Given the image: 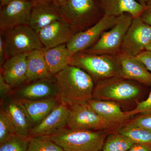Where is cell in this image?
<instances>
[{
    "label": "cell",
    "mask_w": 151,
    "mask_h": 151,
    "mask_svg": "<svg viewBox=\"0 0 151 151\" xmlns=\"http://www.w3.org/2000/svg\"><path fill=\"white\" fill-rule=\"evenodd\" d=\"M59 86V98L68 107L92 99L94 81L84 70L69 65L54 76Z\"/></svg>",
    "instance_id": "cell-1"
},
{
    "label": "cell",
    "mask_w": 151,
    "mask_h": 151,
    "mask_svg": "<svg viewBox=\"0 0 151 151\" xmlns=\"http://www.w3.org/2000/svg\"><path fill=\"white\" fill-rule=\"evenodd\" d=\"M109 132L65 128L47 137L64 151H100Z\"/></svg>",
    "instance_id": "cell-2"
},
{
    "label": "cell",
    "mask_w": 151,
    "mask_h": 151,
    "mask_svg": "<svg viewBox=\"0 0 151 151\" xmlns=\"http://www.w3.org/2000/svg\"><path fill=\"white\" fill-rule=\"evenodd\" d=\"M71 65L84 70L96 83L110 78L121 77V66L116 55L79 52L73 55Z\"/></svg>",
    "instance_id": "cell-3"
},
{
    "label": "cell",
    "mask_w": 151,
    "mask_h": 151,
    "mask_svg": "<svg viewBox=\"0 0 151 151\" xmlns=\"http://www.w3.org/2000/svg\"><path fill=\"white\" fill-rule=\"evenodd\" d=\"M141 92L139 86L129 80L114 77L96 83L92 99L126 103L136 100Z\"/></svg>",
    "instance_id": "cell-4"
},
{
    "label": "cell",
    "mask_w": 151,
    "mask_h": 151,
    "mask_svg": "<svg viewBox=\"0 0 151 151\" xmlns=\"http://www.w3.org/2000/svg\"><path fill=\"white\" fill-rule=\"evenodd\" d=\"M4 42L6 57L43 49L38 33L29 25L18 26L1 33Z\"/></svg>",
    "instance_id": "cell-5"
},
{
    "label": "cell",
    "mask_w": 151,
    "mask_h": 151,
    "mask_svg": "<svg viewBox=\"0 0 151 151\" xmlns=\"http://www.w3.org/2000/svg\"><path fill=\"white\" fill-rule=\"evenodd\" d=\"M69 108L67 127L69 129L112 133L118 131L122 126L103 119L93 111L87 103L75 104Z\"/></svg>",
    "instance_id": "cell-6"
},
{
    "label": "cell",
    "mask_w": 151,
    "mask_h": 151,
    "mask_svg": "<svg viewBox=\"0 0 151 151\" xmlns=\"http://www.w3.org/2000/svg\"><path fill=\"white\" fill-rule=\"evenodd\" d=\"M132 19L133 17L129 14H124L118 17L116 24L109 30L104 32L93 45L81 52L116 55L121 51L124 36Z\"/></svg>",
    "instance_id": "cell-7"
},
{
    "label": "cell",
    "mask_w": 151,
    "mask_h": 151,
    "mask_svg": "<svg viewBox=\"0 0 151 151\" xmlns=\"http://www.w3.org/2000/svg\"><path fill=\"white\" fill-rule=\"evenodd\" d=\"M58 9L63 19L76 32L89 25L97 11L94 0H67Z\"/></svg>",
    "instance_id": "cell-8"
},
{
    "label": "cell",
    "mask_w": 151,
    "mask_h": 151,
    "mask_svg": "<svg viewBox=\"0 0 151 151\" xmlns=\"http://www.w3.org/2000/svg\"><path fill=\"white\" fill-rule=\"evenodd\" d=\"M117 18L104 15L91 27L75 34L66 44L70 54L73 56L92 46L104 32L110 29L116 24Z\"/></svg>",
    "instance_id": "cell-9"
},
{
    "label": "cell",
    "mask_w": 151,
    "mask_h": 151,
    "mask_svg": "<svg viewBox=\"0 0 151 151\" xmlns=\"http://www.w3.org/2000/svg\"><path fill=\"white\" fill-rule=\"evenodd\" d=\"M151 41V26L141 19L133 18L122 43L121 52L133 57L145 50Z\"/></svg>",
    "instance_id": "cell-10"
},
{
    "label": "cell",
    "mask_w": 151,
    "mask_h": 151,
    "mask_svg": "<svg viewBox=\"0 0 151 151\" xmlns=\"http://www.w3.org/2000/svg\"><path fill=\"white\" fill-rule=\"evenodd\" d=\"M60 89L55 78L26 83L14 90L11 97L19 100L34 101L59 98Z\"/></svg>",
    "instance_id": "cell-11"
},
{
    "label": "cell",
    "mask_w": 151,
    "mask_h": 151,
    "mask_svg": "<svg viewBox=\"0 0 151 151\" xmlns=\"http://www.w3.org/2000/svg\"><path fill=\"white\" fill-rule=\"evenodd\" d=\"M33 4L32 1L14 0L1 7L0 12L1 32L18 26L29 25Z\"/></svg>",
    "instance_id": "cell-12"
},
{
    "label": "cell",
    "mask_w": 151,
    "mask_h": 151,
    "mask_svg": "<svg viewBox=\"0 0 151 151\" xmlns=\"http://www.w3.org/2000/svg\"><path fill=\"white\" fill-rule=\"evenodd\" d=\"M69 108L61 103L31 130L29 137H48L67 128Z\"/></svg>",
    "instance_id": "cell-13"
},
{
    "label": "cell",
    "mask_w": 151,
    "mask_h": 151,
    "mask_svg": "<svg viewBox=\"0 0 151 151\" xmlns=\"http://www.w3.org/2000/svg\"><path fill=\"white\" fill-rule=\"evenodd\" d=\"M77 33L64 20L55 21L41 30L38 33L45 48H52L66 44Z\"/></svg>",
    "instance_id": "cell-14"
},
{
    "label": "cell",
    "mask_w": 151,
    "mask_h": 151,
    "mask_svg": "<svg viewBox=\"0 0 151 151\" xmlns=\"http://www.w3.org/2000/svg\"><path fill=\"white\" fill-rule=\"evenodd\" d=\"M28 53L9 58L1 67V74L13 89L18 88L27 81Z\"/></svg>",
    "instance_id": "cell-15"
},
{
    "label": "cell",
    "mask_w": 151,
    "mask_h": 151,
    "mask_svg": "<svg viewBox=\"0 0 151 151\" xmlns=\"http://www.w3.org/2000/svg\"><path fill=\"white\" fill-rule=\"evenodd\" d=\"M121 69V77L151 86V73L135 57L120 51L116 55Z\"/></svg>",
    "instance_id": "cell-16"
},
{
    "label": "cell",
    "mask_w": 151,
    "mask_h": 151,
    "mask_svg": "<svg viewBox=\"0 0 151 151\" xmlns=\"http://www.w3.org/2000/svg\"><path fill=\"white\" fill-rule=\"evenodd\" d=\"M1 108L9 115L17 134L29 137L32 128L31 122L24 107L19 100L10 97L1 103Z\"/></svg>",
    "instance_id": "cell-17"
},
{
    "label": "cell",
    "mask_w": 151,
    "mask_h": 151,
    "mask_svg": "<svg viewBox=\"0 0 151 151\" xmlns=\"http://www.w3.org/2000/svg\"><path fill=\"white\" fill-rule=\"evenodd\" d=\"M92 110L108 122L122 125L129 121L130 117L124 112L116 102L92 99L87 102Z\"/></svg>",
    "instance_id": "cell-18"
},
{
    "label": "cell",
    "mask_w": 151,
    "mask_h": 151,
    "mask_svg": "<svg viewBox=\"0 0 151 151\" xmlns=\"http://www.w3.org/2000/svg\"><path fill=\"white\" fill-rule=\"evenodd\" d=\"M61 19L58 9L52 3H34L29 26L38 33L47 26Z\"/></svg>",
    "instance_id": "cell-19"
},
{
    "label": "cell",
    "mask_w": 151,
    "mask_h": 151,
    "mask_svg": "<svg viewBox=\"0 0 151 151\" xmlns=\"http://www.w3.org/2000/svg\"><path fill=\"white\" fill-rule=\"evenodd\" d=\"M104 15L118 17L124 14H129L133 18L140 17L145 5L136 0H99Z\"/></svg>",
    "instance_id": "cell-20"
},
{
    "label": "cell",
    "mask_w": 151,
    "mask_h": 151,
    "mask_svg": "<svg viewBox=\"0 0 151 151\" xmlns=\"http://www.w3.org/2000/svg\"><path fill=\"white\" fill-rule=\"evenodd\" d=\"M20 101L29 117L32 128L40 124L53 109L61 103L58 97L34 101Z\"/></svg>",
    "instance_id": "cell-21"
},
{
    "label": "cell",
    "mask_w": 151,
    "mask_h": 151,
    "mask_svg": "<svg viewBox=\"0 0 151 151\" xmlns=\"http://www.w3.org/2000/svg\"><path fill=\"white\" fill-rule=\"evenodd\" d=\"M45 48L30 52L27 56V80L26 83L40 79L54 78L49 70L44 57Z\"/></svg>",
    "instance_id": "cell-22"
},
{
    "label": "cell",
    "mask_w": 151,
    "mask_h": 151,
    "mask_svg": "<svg viewBox=\"0 0 151 151\" xmlns=\"http://www.w3.org/2000/svg\"><path fill=\"white\" fill-rule=\"evenodd\" d=\"M44 57L49 70L53 76L71 65L73 58L66 44L52 48H45Z\"/></svg>",
    "instance_id": "cell-23"
},
{
    "label": "cell",
    "mask_w": 151,
    "mask_h": 151,
    "mask_svg": "<svg viewBox=\"0 0 151 151\" xmlns=\"http://www.w3.org/2000/svg\"><path fill=\"white\" fill-rule=\"evenodd\" d=\"M118 132L134 144L151 146V130L127 123L119 127Z\"/></svg>",
    "instance_id": "cell-24"
},
{
    "label": "cell",
    "mask_w": 151,
    "mask_h": 151,
    "mask_svg": "<svg viewBox=\"0 0 151 151\" xmlns=\"http://www.w3.org/2000/svg\"><path fill=\"white\" fill-rule=\"evenodd\" d=\"M134 144L127 137L116 131L108 134L100 151H128Z\"/></svg>",
    "instance_id": "cell-25"
},
{
    "label": "cell",
    "mask_w": 151,
    "mask_h": 151,
    "mask_svg": "<svg viewBox=\"0 0 151 151\" xmlns=\"http://www.w3.org/2000/svg\"><path fill=\"white\" fill-rule=\"evenodd\" d=\"M27 151H64L46 137H30Z\"/></svg>",
    "instance_id": "cell-26"
},
{
    "label": "cell",
    "mask_w": 151,
    "mask_h": 151,
    "mask_svg": "<svg viewBox=\"0 0 151 151\" xmlns=\"http://www.w3.org/2000/svg\"><path fill=\"white\" fill-rule=\"evenodd\" d=\"M30 137L14 134L0 144V151H27Z\"/></svg>",
    "instance_id": "cell-27"
},
{
    "label": "cell",
    "mask_w": 151,
    "mask_h": 151,
    "mask_svg": "<svg viewBox=\"0 0 151 151\" xmlns=\"http://www.w3.org/2000/svg\"><path fill=\"white\" fill-rule=\"evenodd\" d=\"M15 134L14 127L9 115L1 108L0 111V144Z\"/></svg>",
    "instance_id": "cell-28"
},
{
    "label": "cell",
    "mask_w": 151,
    "mask_h": 151,
    "mask_svg": "<svg viewBox=\"0 0 151 151\" xmlns=\"http://www.w3.org/2000/svg\"><path fill=\"white\" fill-rule=\"evenodd\" d=\"M127 113L130 117L139 113L141 114L151 113V90L148 97L146 100L138 102L134 109L127 111Z\"/></svg>",
    "instance_id": "cell-29"
},
{
    "label": "cell",
    "mask_w": 151,
    "mask_h": 151,
    "mask_svg": "<svg viewBox=\"0 0 151 151\" xmlns=\"http://www.w3.org/2000/svg\"><path fill=\"white\" fill-rule=\"evenodd\" d=\"M127 123L151 130V113L142 114Z\"/></svg>",
    "instance_id": "cell-30"
},
{
    "label": "cell",
    "mask_w": 151,
    "mask_h": 151,
    "mask_svg": "<svg viewBox=\"0 0 151 151\" xmlns=\"http://www.w3.org/2000/svg\"><path fill=\"white\" fill-rule=\"evenodd\" d=\"M12 86L7 83L0 74V97L1 103L10 97L14 90Z\"/></svg>",
    "instance_id": "cell-31"
},
{
    "label": "cell",
    "mask_w": 151,
    "mask_h": 151,
    "mask_svg": "<svg viewBox=\"0 0 151 151\" xmlns=\"http://www.w3.org/2000/svg\"><path fill=\"white\" fill-rule=\"evenodd\" d=\"M135 57L145 65L149 71L151 72V52L145 50Z\"/></svg>",
    "instance_id": "cell-32"
},
{
    "label": "cell",
    "mask_w": 151,
    "mask_h": 151,
    "mask_svg": "<svg viewBox=\"0 0 151 151\" xmlns=\"http://www.w3.org/2000/svg\"><path fill=\"white\" fill-rule=\"evenodd\" d=\"M140 18L144 22L151 26V0L145 5V8Z\"/></svg>",
    "instance_id": "cell-33"
},
{
    "label": "cell",
    "mask_w": 151,
    "mask_h": 151,
    "mask_svg": "<svg viewBox=\"0 0 151 151\" xmlns=\"http://www.w3.org/2000/svg\"><path fill=\"white\" fill-rule=\"evenodd\" d=\"M6 57L5 49L4 42L2 35H0V65L1 66L5 61Z\"/></svg>",
    "instance_id": "cell-34"
},
{
    "label": "cell",
    "mask_w": 151,
    "mask_h": 151,
    "mask_svg": "<svg viewBox=\"0 0 151 151\" xmlns=\"http://www.w3.org/2000/svg\"><path fill=\"white\" fill-rule=\"evenodd\" d=\"M128 151H151V146L135 144Z\"/></svg>",
    "instance_id": "cell-35"
},
{
    "label": "cell",
    "mask_w": 151,
    "mask_h": 151,
    "mask_svg": "<svg viewBox=\"0 0 151 151\" xmlns=\"http://www.w3.org/2000/svg\"><path fill=\"white\" fill-rule=\"evenodd\" d=\"M67 0H52V3L57 8L63 5Z\"/></svg>",
    "instance_id": "cell-36"
},
{
    "label": "cell",
    "mask_w": 151,
    "mask_h": 151,
    "mask_svg": "<svg viewBox=\"0 0 151 151\" xmlns=\"http://www.w3.org/2000/svg\"><path fill=\"white\" fill-rule=\"evenodd\" d=\"M14 0H0V3H1V7L4 6L8 4L9 3L11 2Z\"/></svg>",
    "instance_id": "cell-37"
},
{
    "label": "cell",
    "mask_w": 151,
    "mask_h": 151,
    "mask_svg": "<svg viewBox=\"0 0 151 151\" xmlns=\"http://www.w3.org/2000/svg\"><path fill=\"white\" fill-rule=\"evenodd\" d=\"M34 3H52V0H32Z\"/></svg>",
    "instance_id": "cell-38"
},
{
    "label": "cell",
    "mask_w": 151,
    "mask_h": 151,
    "mask_svg": "<svg viewBox=\"0 0 151 151\" xmlns=\"http://www.w3.org/2000/svg\"><path fill=\"white\" fill-rule=\"evenodd\" d=\"M136 1L140 4H142L146 5L147 3L151 0H136Z\"/></svg>",
    "instance_id": "cell-39"
},
{
    "label": "cell",
    "mask_w": 151,
    "mask_h": 151,
    "mask_svg": "<svg viewBox=\"0 0 151 151\" xmlns=\"http://www.w3.org/2000/svg\"><path fill=\"white\" fill-rule=\"evenodd\" d=\"M145 50L151 52V41L149 43V44L146 47Z\"/></svg>",
    "instance_id": "cell-40"
},
{
    "label": "cell",
    "mask_w": 151,
    "mask_h": 151,
    "mask_svg": "<svg viewBox=\"0 0 151 151\" xmlns=\"http://www.w3.org/2000/svg\"><path fill=\"white\" fill-rule=\"evenodd\" d=\"M24 1H32V0H24Z\"/></svg>",
    "instance_id": "cell-41"
}]
</instances>
